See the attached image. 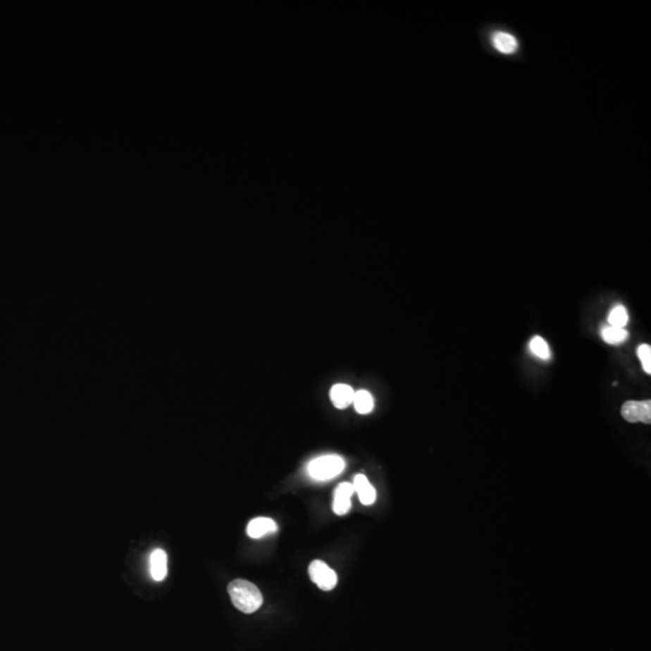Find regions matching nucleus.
Segmentation results:
<instances>
[{
  "label": "nucleus",
  "mask_w": 651,
  "mask_h": 651,
  "mask_svg": "<svg viewBox=\"0 0 651 651\" xmlns=\"http://www.w3.org/2000/svg\"><path fill=\"white\" fill-rule=\"evenodd\" d=\"M230 593L234 607L242 613L252 614L261 608L264 603V596L259 588L250 581L237 579L228 585Z\"/></svg>",
  "instance_id": "obj_1"
},
{
  "label": "nucleus",
  "mask_w": 651,
  "mask_h": 651,
  "mask_svg": "<svg viewBox=\"0 0 651 651\" xmlns=\"http://www.w3.org/2000/svg\"><path fill=\"white\" fill-rule=\"evenodd\" d=\"M345 468V461L337 455L321 456L313 459L308 466V473L315 480H330L338 476Z\"/></svg>",
  "instance_id": "obj_2"
},
{
  "label": "nucleus",
  "mask_w": 651,
  "mask_h": 651,
  "mask_svg": "<svg viewBox=\"0 0 651 651\" xmlns=\"http://www.w3.org/2000/svg\"><path fill=\"white\" fill-rule=\"evenodd\" d=\"M310 579L323 591H330L338 583L337 573L322 561H314L309 566Z\"/></svg>",
  "instance_id": "obj_3"
},
{
  "label": "nucleus",
  "mask_w": 651,
  "mask_h": 651,
  "mask_svg": "<svg viewBox=\"0 0 651 651\" xmlns=\"http://www.w3.org/2000/svg\"><path fill=\"white\" fill-rule=\"evenodd\" d=\"M621 414L624 418L631 423L651 422V403L650 401H628L622 405Z\"/></svg>",
  "instance_id": "obj_4"
},
{
  "label": "nucleus",
  "mask_w": 651,
  "mask_h": 651,
  "mask_svg": "<svg viewBox=\"0 0 651 651\" xmlns=\"http://www.w3.org/2000/svg\"><path fill=\"white\" fill-rule=\"evenodd\" d=\"M355 492L354 485L342 483L334 492L333 512L337 515H345L351 508V497Z\"/></svg>",
  "instance_id": "obj_5"
},
{
  "label": "nucleus",
  "mask_w": 651,
  "mask_h": 651,
  "mask_svg": "<svg viewBox=\"0 0 651 651\" xmlns=\"http://www.w3.org/2000/svg\"><path fill=\"white\" fill-rule=\"evenodd\" d=\"M150 574L155 581H162L167 578L168 557L162 549H156L150 555Z\"/></svg>",
  "instance_id": "obj_6"
},
{
  "label": "nucleus",
  "mask_w": 651,
  "mask_h": 651,
  "mask_svg": "<svg viewBox=\"0 0 651 651\" xmlns=\"http://www.w3.org/2000/svg\"><path fill=\"white\" fill-rule=\"evenodd\" d=\"M276 531L278 526L271 519L256 518L251 520L250 523L247 525V533L251 538L259 539L264 535L275 533Z\"/></svg>",
  "instance_id": "obj_7"
},
{
  "label": "nucleus",
  "mask_w": 651,
  "mask_h": 651,
  "mask_svg": "<svg viewBox=\"0 0 651 651\" xmlns=\"http://www.w3.org/2000/svg\"><path fill=\"white\" fill-rule=\"evenodd\" d=\"M352 485H354L355 492L359 495V501L362 504L371 505L376 502V488H373L371 483L368 481L367 476H364V474L356 476Z\"/></svg>",
  "instance_id": "obj_8"
},
{
  "label": "nucleus",
  "mask_w": 651,
  "mask_h": 651,
  "mask_svg": "<svg viewBox=\"0 0 651 651\" xmlns=\"http://www.w3.org/2000/svg\"><path fill=\"white\" fill-rule=\"evenodd\" d=\"M354 396L355 391L349 385H334L330 390V399L333 402L334 407H337L338 409H345L349 405L352 404Z\"/></svg>",
  "instance_id": "obj_9"
},
{
  "label": "nucleus",
  "mask_w": 651,
  "mask_h": 651,
  "mask_svg": "<svg viewBox=\"0 0 651 651\" xmlns=\"http://www.w3.org/2000/svg\"><path fill=\"white\" fill-rule=\"evenodd\" d=\"M492 45L498 52L503 54H512L518 50V39L505 32H496L493 34Z\"/></svg>",
  "instance_id": "obj_10"
},
{
  "label": "nucleus",
  "mask_w": 651,
  "mask_h": 651,
  "mask_svg": "<svg viewBox=\"0 0 651 651\" xmlns=\"http://www.w3.org/2000/svg\"><path fill=\"white\" fill-rule=\"evenodd\" d=\"M601 335L605 342L613 344V345L626 342L628 338V333L624 328H618V327L609 325L602 327Z\"/></svg>",
  "instance_id": "obj_11"
},
{
  "label": "nucleus",
  "mask_w": 651,
  "mask_h": 651,
  "mask_svg": "<svg viewBox=\"0 0 651 651\" xmlns=\"http://www.w3.org/2000/svg\"><path fill=\"white\" fill-rule=\"evenodd\" d=\"M352 404L355 407L357 413L364 414H364H369L372 411L373 408H374V399H373L372 395L368 391L359 390V391L355 392Z\"/></svg>",
  "instance_id": "obj_12"
},
{
  "label": "nucleus",
  "mask_w": 651,
  "mask_h": 651,
  "mask_svg": "<svg viewBox=\"0 0 651 651\" xmlns=\"http://www.w3.org/2000/svg\"><path fill=\"white\" fill-rule=\"evenodd\" d=\"M608 322H609V326L618 327V328H624V327L627 325V322H628V314H627V310L625 309L622 305L615 306V308L610 311L609 316H608Z\"/></svg>",
  "instance_id": "obj_13"
},
{
  "label": "nucleus",
  "mask_w": 651,
  "mask_h": 651,
  "mask_svg": "<svg viewBox=\"0 0 651 651\" xmlns=\"http://www.w3.org/2000/svg\"><path fill=\"white\" fill-rule=\"evenodd\" d=\"M530 349L537 357L542 359H550V349L542 337H535L530 342Z\"/></svg>",
  "instance_id": "obj_14"
},
{
  "label": "nucleus",
  "mask_w": 651,
  "mask_h": 651,
  "mask_svg": "<svg viewBox=\"0 0 651 651\" xmlns=\"http://www.w3.org/2000/svg\"><path fill=\"white\" fill-rule=\"evenodd\" d=\"M637 354H638V357L640 361H642V364H643V369L645 371L647 374H651V347L650 345H647V344H643L638 347L637 350Z\"/></svg>",
  "instance_id": "obj_15"
}]
</instances>
